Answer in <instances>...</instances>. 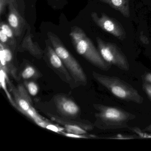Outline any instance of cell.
I'll list each match as a JSON object with an SVG mask.
<instances>
[{"instance_id":"cell-1","label":"cell","mask_w":151,"mask_h":151,"mask_svg":"<svg viewBox=\"0 0 151 151\" xmlns=\"http://www.w3.org/2000/svg\"><path fill=\"white\" fill-rule=\"evenodd\" d=\"M97 112L94 126L101 130H114L127 128L130 121L136 118L135 115L116 107L100 104H93Z\"/></svg>"},{"instance_id":"cell-2","label":"cell","mask_w":151,"mask_h":151,"mask_svg":"<svg viewBox=\"0 0 151 151\" xmlns=\"http://www.w3.org/2000/svg\"><path fill=\"white\" fill-rule=\"evenodd\" d=\"M70 37L78 53L90 63L101 70H107L110 68L111 65L103 59L99 51L82 29L77 26L72 27Z\"/></svg>"},{"instance_id":"cell-3","label":"cell","mask_w":151,"mask_h":151,"mask_svg":"<svg viewBox=\"0 0 151 151\" xmlns=\"http://www.w3.org/2000/svg\"><path fill=\"white\" fill-rule=\"evenodd\" d=\"M92 74L96 81L117 99L138 104L144 101V99L137 90L119 78L102 75L95 71H93Z\"/></svg>"},{"instance_id":"cell-4","label":"cell","mask_w":151,"mask_h":151,"mask_svg":"<svg viewBox=\"0 0 151 151\" xmlns=\"http://www.w3.org/2000/svg\"><path fill=\"white\" fill-rule=\"evenodd\" d=\"M47 35L53 48L64 63L76 83L85 85L87 83V77L78 62L66 49L56 35L51 32H48Z\"/></svg>"},{"instance_id":"cell-5","label":"cell","mask_w":151,"mask_h":151,"mask_svg":"<svg viewBox=\"0 0 151 151\" xmlns=\"http://www.w3.org/2000/svg\"><path fill=\"white\" fill-rule=\"evenodd\" d=\"M6 79L10 91L14 96V100L17 104L16 109L29 118L35 122L42 119L37 113L32 106V100L28 94L26 88L23 85H19L16 87L9 80L7 74Z\"/></svg>"},{"instance_id":"cell-6","label":"cell","mask_w":151,"mask_h":151,"mask_svg":"<svg viewBox=\"0 0 151 151\" xmlns=\"http://www.w3.org/2000/svg\"><path fill=\"white\" fill-rule=\"evenodd\" d=\"M96 41L99 52L107 63L122 70H129V65L128 60L116 44L106 42L99 37H96Z\"/></svg>"},{"instance_id":"cell-7","label":"cell","mask_w":151,"mask_h":151,"mask_svg":"<svg viewBox=\"0 0 151 151\" xmlns=\"http://www.w3.org/2000/svg\"><path fill=\"white\" fill-rule=\"evenodd\" d=\"M101 15V17H100L97 13L92 12L91 14V17L94 22L101 29L119 40H124L126 38V33L120 23L104 13H102Z\"/></svg>"},{"instance_id":"cell-8","label":"cell","mask_w":151,"mask_h":151,"mask_svg":"<svg viewBox=\"0 0 151 151\" xmlns=\"http://www.w3.org/2000/svg\"><path fill=\"white\" fill-rule=\"evenodd\" d=\"M47 55L52 69L63 81L72 86L74 79L59 55L50 46L47 48Z\"/></svg>"},{"instance_id":"cell-9","label":"cell","mask_w":151,"mask_h":151,"mask_svg":"<svg viewBox=\"0 0 151 151\" xmlns=\"http://www.w3.org/2000/svg\"><path fill=\"white\" fill-rule=\"evenodd\" d=\"M51 120L63 126L66 132L73 134H88V131L93 129V125L78 121L67 120L58 116L49 114Z\"/></svg>"},{"instance_id":"cell-10","label":"cell","mask_w":151,"mask_h":151,"mask_svg":"<svg viewBox=\"0 0 151 151\" xmlns=\"http://www.w3.org/2000/svg\"><path fill=\"white\" fill-rule=\"evenodd\" d=\"M0 69L16 80H18V68L14 63L12 51L7 45L0 42Z\"/></svg>"},{"instance_id":"cell-11","label":"cell","mask_w":151,"mask_h":151,"mask_svg":"<svg viewBox=\"0 0 151 151\" xmlns=\"http://www.w3.org/2000/svg\"><path fill=\"white\" fill-rule=\"evenodd\" d=\"M54 102L58 111L66 117L74 118L80 113V108L77 104L71 99L64 95L55 96Z\"/></svg>"},{"instance_id":"cell-12","label":"cell","mask_w":151,"mask_h":151,"mask_svg":"<svg viewBox=\"0 0 151 151\" xmlns=\"http://www.w3.org/2000/svg\"><path fill=\"white\" fill-rule=\"evenodd\" d=\"M9 13L8 21L16 37H19L22 32L25 26V20L19 14L17 7L13 2L9 4Z\"/></svg>"},{"instance_id":"cell-13","label":"cell","mask_w":151,"mask_h":151,"mask_svg":"<svg viewBox=\"0 0 151 151\" xmlns=\"http://www.w3.org/2000/svg\"><path fill=\"white\" fill-rule=\"evenodd\" d=\"M21 47L25 51L29 52L31 55L37 59L42 58L44 54V51L41 49L38 44L33 42L31 34L29 30L22 42Z\"/></svg>"},{"instance_id":"cell-14","label":"cell","mask_w":151,"mask_h":151,"mask_svg":"<svg viewBox=\"0 0 151 151\" xmlns=\"http://www.w3.org/2000/svg\"><path fill=\"white\" fill-rule=\"evenodd\" d=\"M100 1L107 4L126 18L130 16L129 0H100Z\"/></svg>"},{"instance_id":"cell-15","label":"cell","mask_w":151,"mask_h":151,"mask_svg":"<svg viewBox=\"0 0 151 151\" xmlns=\"http://www.w3.org/2000/svg\"><path fill=\"white\" fill-rule=\"evenodd\" d=\"M41 77V74L34 66L31 64H26L19 72L18 80H31L37 79Z\"/></svg>"},{"instance_id":"cell-16","label":"cell","mask_w":151,"mask_h":151,"mask_svg":"<svg viewBox=\"0 0 151 151\" xmlns=\"http://www.w3.org/2000/svg\"><path fill=\"white\" fill-rule=\"evenodd\" d=\"M35 122L40 127L57 132L58 134H60L63 132L66 131V129L63 127L51 123L47 121L44 120L43 118L37 120Z\"/></svg>"},{"instance_id":"cell-17","label":"cell","mask_w":151,"mask_h":151,"mask_svg":"<svg viewBox=\"0 0 151 151\" xmlns=\"http://www.w3.org/2000/svg\"><path fill=\"white\" fill-rule=\"evenodd\" d=\"M1 69V72H0V75H1V86L3 89L8 99L9 100L12 106L16 109L17 104L15 101L14 99H13L11 94L9 93V91L7 89V83L6 79V73L2 69Z\"/></svg>"},{"instance_id":"cell-18","label":"cell","mask_w":151,"mask_h":151,"mask_svg":"<svg viewBox=\"0 0 151 151\" xmlns=\"http://www.w3.org/2000/svg\"><path fill=\"white\" fill-rule=\"evenodd\" d=\"M24 86L28 93L32 96H36L38 93L39 87L37 83L34 81L25 80L24 82Z\"/></svg>"},{"instance_id":"cell-19","label":"cell","mask_w":151,"mask_h":151,"mask_svg":"<svg viewBox=\"0 0 151 151\" xmlns=\"http://www.w3.org/2000/svg\"><path fill=\"white\" fill-rule=\"evenodd\" d=\"M61 135H63L68 137L73 138L77 139H93L99 138V137L95 135H91V134H73V133H68L66 131L63 132L61 133Z\"/></svg>"},{"instance_id":"cell-20","label":"cell","mask_w":151,"mask_h":151,"mask_svg":"<svg viewBox=\"0 0 151 151\" xmlns=\"http://www.w3.org/2000/svg\"><path fill=\"white\" fill-rule=\"evenodd\" d=\"M0 29L3 31V32L7 35L8 37L13 41L15 43L14 41V33L12 28L10 27L8 24H6L5 23L1 22V25H0Z\"/></svg>"},{"instance_id":"cell-21","label":"cell","mask_w":151,"mask_h":151,"mask_svg":"<svg viewBox=\"0 0 151 151\" xmlns=\"http://www.w3.org/2000/svg\"><path fill=\"white\" fill-rule=\"evenodd\" d=\"M131 130L136 133L139 138H151V133H147L146 132L144 131L138 127H135L131 128Z\"/></svg>"},{"instance_id":"cell-22","label":"cell","mask_w":151,"mask_h":151,"mask_svg":"<svg viewBox=\"0 0 151 151\" xmlns=\"http://www.w3.org/2000/svg\"><path fill=\"white\" fill-rule=\"evenodd\" d=\"M139 138V137L135 135H116V136H113L110 137L105 138V139H134Z\"/></svg>"},{"instance_id":"cell-23","label":"cell","mask_w":151,"mask_h":151,"mask_svg":"<svg viewBox=\"0 0 151 151\" xmlns=\"http://www.w3.org/2000/svg\"><path fill=\"white\" fill-rule=\"evenodd\" d=\"M142 88L151 102V83L144 81L142 84Z\"/></svg>"},{"instance_id":"cell-24","label":"cell","mask_w":151,"mask_h":151,"mask_svg":"<svg viewBox=\"0 0 151 151\" xmlns=\"http://www.w3.org/2000/svg\"><path fill=\"white\" fill-rule=\"evenodd\" d=\"M9 40H11L7 36V35L3 32L2 30H0V40H1V43L7 45H13L12 43H11L10 41H9ZM11 41H12V40H11Z\"/></svg>"},{"instance_id":"cell-25","label":"cell","mask_w":151,"mask_h":151,"mask_svg":"<svg viewBox=\"0 0 151 151\" xmlns=\"http://www.w3.org/2000/svg\"><path fill=\"white\" fill-rule=\"evenodd\" d=\"M9 2L8 0H0V15H2L5 11L6 5H9Z\"/></svg>"},{"instance_id":"cell-26","label":"cell","mask_w":151,"mask_h":151,"mask_svg":"<svg viewBox=\"0 0 151 151\" xmlns=\"http://www.w3.org/2000/svg\"><path fill=\"white\" fill-rule=\"evenodd\" d=\"M140 41L144 45H148L149 44V40L147 37L142 32H140L139 37Z\"/></svg>"},{"instance_id":"cell-27","label":"cell","mask_w":151,"mask_h":151,"mask_svg":"<svg viewBox=\"0 0 151 151\" xmlns=\"http://www.w3.org/2000/svg\"><path fill=\"white\" fill-rule=\"evenodd\" d=\"M144 81L151 83V73H147L144 74L143 77H142Z\"/></svg>"},{"instance_id":"cell-28","label":"cell","mask_w":151,"mask_h":151,"mask_svg":"<svg viewBox=\"0 0 151 151\" xmlns=\"http://www.w3.org/2000/svg\"><path fill=\"white\" fill-rule=\"evenodd\" d=\"M143 130L146 132H151V124L147 126Z\"/></svg>"},{"instance_id":"cell-29","label":"cell","mask_w":151,"mask_h":151,"mask_svg":"<svg viewBox=\"0 0 151 151\" xmlns=\"http://www.w3.org/2000/svg\"><path fill=\"white\" fill-rule=\"evenodd\" d=\"M8 1L9 2H13V3H14V5H15V6H16L17 7V6L16 4V1H17V0H8Z\"/></svg>"},{"instance_id":"cell-30","label":"cell","mask_w":151,"mask_h":151,"mask_svg":"<svg viewBox=\"0 0 151 151\" xmlns=\"http://www.w3.org/2000/svg\"><path fill=\"white\" fill-rule=\"evenodd\" d=\"M57 1H58V0H57Z\"/></svg>"}]
</instances>
